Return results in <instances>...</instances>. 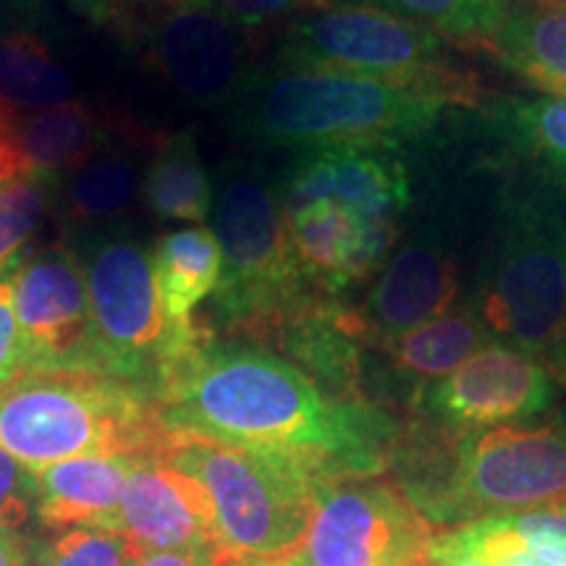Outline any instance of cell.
<instances>
[{"label":"cell","instance_id":"1","mask_svg":"<svg viewBox=\"0 0 566 566\" xmlns=\"http://www.w3.org/2000/svg\"><path fill=\"white\" fill-rule=\"evenodd\" d=\"M155 407L174 433L292 459L321 483L380 478L401 441L399 422L373 399H336L279 354L212 331Z\"/></svg>","mask_w":566,"mask_h":566},{"label":"cell","instance_id":"2","mask_svg":"<svg viewBox=\"0 0 566 566\" xmlns=\"http://www.w3.org/2000/svg\"><path fill=\"white\" fill-rule=\"evenodd\" d=\"M446 103L424 92L323 69L279 66L250 80L231 103L239 137L265 150L399 147L428 134Z\"/></svg>","mask_w":566,"mask_h":566},{"label":"cell","instance_id":"3","mask_svg":"<svg viewBox=\"0 0 566 566\" xmlns=\"http://www.w3.org/2000/svg\"><path fill=\"white\" fill-rule=\"evenodd\" d=\"M174 430L129 386L80 370H27L0 386V446L30 472L76 457L163 459Z\"/></svg>","mask_w":566,"mask_h":566},{"label":"cell","instance_id":"4","mask_svg":"<svg viewBox=\"0 0 566 566\" xmlns=\"http://www.w3.org/2000/svg\"><path fill=\"white\" fill-rule=\"evenodd\" d=\"M90 296V373L158 399L160 388L202 342L208 328L171 323L155 286L153 250L126 231L111 229L69 237Z\"/></svg>","mask_w":566,"mask_h":566},{"label":"cell","instance_id":"5","mask_svg":"<svg viewBox=\"0 0 566 566\" xmlns=\"http://www.w3.org/2000/svg\"><path fill=\"white\" fill-rule=\"evenodd\" d=\"M210 229L223 258L212 321L233 336L265 342L283 317L317 294L296 265L275 181L252 163L223 166Z\"/></svg>","mask_w":566,"mask_h":566},{"label":"cell","instance_id":"6","mask_svg":"<svg viewBox=\"0 0 566 566\" xmlns=\"http://www.w3.org/2000/svg\"><path fill=\"white\" fill-rule=\"evenodd\" d=\"M163 462L200 480L237 566H281L313 520L321 480L292 459L174 433Z\"/></svg>","mask_w":566,"mask_h":566},{"label":"cell","instance_id":"7","mask_svg":"<svg viewBox=\"0 0 566 566\" xmlns=\"http://www.w3.org/2000/svg\"><path fill=\"white\" fill-rule=\"evenodd\" d=\"M279 66L323 69L424 92L441 103H475L472 74L428 27L367 3H323L292 19Z\"/></svg>","mask_w":566,"mask_h":566},{"label":"cell","instance_id":"8","mask_svg":"<svg viewBox=\"0 0 566 566\" xmlns=\"http://www.w3.org/2000/svg\"><path fill=\"white\" fill-rule=\"evenodd\" d=\"M407 495L433 525H467L566 501V415L462 433L443 472Z\"/></svg>","mask_w":566,"mask_h":566},{"label":"cell","instance_id":"9","mask_svg":"<svg viewBox=\"0 0 566 566\" xmlns=\"http://www.w3.org/2000/svg\"><path fill=\"white\" fill-rule=\"evenodd\" d=\"M564 237L533 202L509 210L470 304L493 342L543 359L566 336Z\"/></svg>","mask_w":566,"mask_h":566},{"label":"cell","instance_id":"10","mask_svg":"<svg viewBox=\"0 0 566 566\" xmlns=\"http://www.w3.org/2000/svg\"><path fill=\"white\" fill-rule=\"evenodd\" d=\"M436 537L399 483L338 480L321 485L307 533L281 566H430Z\"/></svg>","mask_w":566,"mask_h":566},{"label":"cell","instance_id":"11","mask_svg":"<svg viewBox=\"0 0 566 566\" xmlns=\"http://www.w3.org/2000/svg\"><path fill=\"white\" fill-rule=\"evenodd\" d=\"M558 399V380L535 354L491 342L441 380L417 388L412 407L457 433L533 420Z\"/></svg>","mask_w":566,"mask_h":566},{"label":"cell","instance_id":"12","mask_svg":"<svg viewBox=\"0 0 566 566\" xmlns=\"http://www.w3.org/2000/svg\"><path fill=\"white\" fill-rule=\"evenodd\" d=\"M147 45L155 69L187 103L223 108L250 80L247 40L223 13L202 0H155Z\"/></svg>","mask_w":566,"mask_h":566},{"label":"cell","instance_id":"13","mask_svg":"<svg viewBox=\"0 0 566 566\" xmlns=\"http://www.w3.org/2000/svg\"><path fill=\"white\" fill-rule=\"evenodd\" d=\"M27 370L90 373V296L84 271L63 242L27 254L11 273Z\"/></svg>","mask_w":566,"mask_h":566},{"label":"cell","instance_id":"14","mask_svg":"<svg viewBox=\"0 0 566 566\" xmlns=\"http://www.w3.org/2000/svg\"><path fill=\"white\" fill-rule=\"evenodd\" d=\"M281 212L304 281L334 300L375 279L399 237V223L378 221L331 200L281 208Z\"/></svg>","mask_w":566,"mask_h":566},{"label":"cell","instance_id":"15","mask_svg":"<svg viewBox=\"0 0 566 566\" xmlns=\"http://www.w3.org/2000/svg\"><path fill=\"white\" fill-rule=\"evenodd\" d=\"M275 187L281 208L331 200L388 223H399L412 202L409 171L396 147L352 145L300 153Z\"/></svg>","mask_w":566,"mask_h":566},{"label":"cell","instance_id":"16","mask_svg":"<svg viewBox=\"0 0 566 566\" xmlns=\"http://www.w3.org/2000/svg\"><path fill=\"white\" fill-rule=\"evenodd\" d=\"M108 530L147 551H223L205 485L163 459L134 470Z\"/></svg>","mask_w":566,"mask_h":566},{"label":"cell","instance_id":"17","mask_svg":"<svg viewBox=\"0 0 566 566\" xmlns=\"http://www.w3.org/2000/svg\"><path fill=\"white\" fill-rule=\"evenodd\" d=\"M459 265L441 239L415 237L391 252L373 279L363 317L370 346L451 313L459 300Z\"/></svg>","mask_w":566,"mask_h":566},{"label":"cell","instance_id":"18","mask_svg":"<svg viewBox=\"0 0 566 566\" xmlns=\"http://www.w3.org/2000/svg\"><path fill=\"white\" fill-rule=\"evenodd\" d=\"M430 556L506 566H566V501L467 522L438 535Z\"/></svg>","mask_w":566,"mask_h":566},{"label":"cell","instance_id":"19","mask_svg":"<svg viewBox=\"0 0 566 566\" xmlns=\"http://www.w3.org/2000/svg\"><path fill=\"white\" fill-rule=\"evenodd\" d=\"M142 462L137 457H76L32 472L34 516L45 530H108Z\"/></svg>","mask_w":566,"mask_h":566},{"label":"cell","instance_id":"20","mask_svg":"<svg viewBox=\"0 0 566 566\" xmlns=\"http://www.w3.org/2000/svg\"><path fill=\"white\" fill-rule=\"evenodd\" d=\"M551 97H566V0H514L480 48Z\"/></svg>","mask_w":566,"mask_h":566},{"label":"cell","instance_id":"21","mask_svg":"<svg viewBox=\"0 0 566 566\" xmlns=\"http://www.w3.org/2000/svg\"><path fill=\"white\" fill-rule=\"evenodd\" d=\"M142 174L145 168H139L134 153L116 145H105L69 174L55 197V212L69 237L122 223L124 212L142 192Z\"/></svg>","mask_w":566,"mask_h":566},{"label":"cell","instance_id":"22","mask_svg":"<svg viewBox=\"0 0 566 566\" xmlns=\"http://www.w3.org/2000/svg\"><path fill=\"white\" fill-rule=\"evenodd\" d=\"M491 342L493 336L488 334L485 325L467 307L415 325L405 334L375 344V349H380L391 373L399 380H407L415 394L417 388L454 373L459 365H464L472 354Z\"/></svg>","mask_w":566,"mask_h":566},{"label":"cell","instance_id":"23","mask_svg":"<svg viewBox=\"0 0 566 566\" xmlns=\"http://www.w3.org/2000/svg\"><path fill=\"white\" fill-rule=\"evenodd\" d=\"M13 142L27 174L53 176L59 181L111 145V139H105L103 118L80 101L19 118Z\"/></svg>","mask_w":566,"mask_h":566},{"label":"cell","instance_id":"24","mask_svg":"<svg viewBox=\"0 0 566 566\" xmlns=\"http://www.w3.org/2000/svg\"><path fill=\"white\" fill-rule=\"evenodd\" d=\"M139 197L147 210L166 223L202 226L210 221L216 187L205 168L192 129L160 139L142 174Z\"/></svg>","mask_w":566,"mask_h":566},{"label":"cell","instance_id":"25","mask_svg":"<svg viewBox=\"0 0 566 566\" xmlns=\"http://www.w3.org/2000/svg\"><path fill=\"white\" fill-rule=\"evenodd\" d=\"M155 286L171 323H192L195 310L212 296L223 271L221 247L212 229L189 226L163 233L153 247Z\"/></svg>","mask_w":566,"mask_h":566},{"label":"cell","instance_id":"26","mask_svg":"<svg viewBox=\"0 0 566 566\" xmlns=\"http://www.w3.org/2000/svg\"><path fill=\"white\" fill-rule=\"evenodd\" d=\"M0 97L17 111H42L74 101V80L32 32L0 38Z\"/></svg>","mask_w":566,"mask_h":566},{"label":"cell","instance_id":"27","mask_svg":"<svg viewBox=\"0 0 566 566\" xmlns=\"http://www.w3.org/2000/svg\"><path fill=\"white\" fill-rule=\"evenodd\" d=\"M491 118L516 150L566 181V97L495 103Z\"/></svg>","mask_w":566,"mask_h":566},{"label":"cell","instance_id":"28","mask_svg":"<svg viewBox=\"0 0 566 566\" xmlns=\"http://www.w3.org/2000/svg\"><path fill=\"white\" fill-rule=\"evenodd\" d=\"M428 27L438 38L480 51L514 0H357Z\"/></svg>","mask_w":566,"mask_h":566},{"label":"cell","instance_id":"29","mask_svg":"<svg viewBox=\"0 0 566 566\" xmlns=\"http://www.w3.org/2000/svg\"><path fill=\"white\" fill-rule=\"evenodd\" d=\"M61 181L42 174H21L0 187V275L13 273L27 258V247L55 210Z\"/></svg>","mask_w":566,"mask_h":566},{"label":"cell","instance_id":"30","mask_svg":"<svg viewBox=\"0 0 566 566\" xmlns=\"http://www.w3.org/2000/svg\"><path fill=\"white\" fill-rule=\"evenodd\" d=\"M32 566H134L139 546L103 527L45 530L30 537Z\"/></svg>","mask_w":566,"mask_h":566},{"label":"cell","instance_id":"31","mask_svg":"<svg viewBox=\"0 0 566 566\" xmlns=\"http://www.w3.org/2000/svg\"><path fill=\"white\" fill-rule=\"evenodd\" d=\"M34 514V475L0 446V530H19Z\"/></svg>","mask_w":566,"mask_h":566},{"label":"cell","instance_id":"32","mask_svg":"<svg viewBox=\"0 0 566 566\" xmlns=\"http://www.w3.org/2000/svg\"><path fill=\"white\" fill-rule=\"evenodd\" d=\"M202 3L223 13L242 32H250L271 24V21L300 17V13L313 11L328 0H202Z\"/></svg>","mask_w":566,"mask_h":566},{"label":"cell","instance_id":"33","mask_svg":"<svg viewBox=\"0 0 566 566\" xmlns=\"http://www.w3.org/2000/svg\"><path fill=\"white\" fill-rule=\"evenodd\" d=\"M21 373H27V346L17 310H13L9 273L0 275V386L11 384Z\"/></svg>","mask_w":566,"mask_h":566},{"label":"cell","instance_id":"34","mask_svg":"<svg viewBox=\"0 0 566 566\" xmlns=\"http://www.w3.org/2000/svg\"><path fill=\"white\" fill-rule=\"evenodd\" d=\"M134 566H237L226 551H147L142 548Z\"/></svg>","mask_w":566,"mask_h":566},{"label":"cell","instance_id":"35","mask_svg":"<svg viewBox=\"0 0 566 566\" xmlns=\"http://www.w3.org/2000/svg\"><path fill=\"white\" fill-rule=\"evenodd\" d=\"M0 566H32L30 537L17 530H0Z\"/></svg>","mask_w":566,"mask_h":566},{"label":"cell","instance_id":"36","mask_svg":"<svg viewBox=\"0 0 566 566\" xmlns=\"http://www.w3.org/2000/svg\"><path fill=\"white\" fill-rule=\"evenodd\" d=\"M27 174L24 163H21V155L17 150V142L0 139V187L17 179V176Z\"/></svg>","mask_w":566,"mask_h":566},{"label":"cell","instance_id":"37","mask_svg":"<svg viewBox=\"0 0 566 566\" xmlns=\"http://www.w3.org/2000/svg\"><path fill=\"white\" fill-rule=\"evenodd\" d=\"M76 6L84 11H92V13H101V17H108V13H118V11H126L129 6H147L153 3V0H74Z\"/></svg>","mask_w":566,"mask_h":566},{"label":"cell","instance_id":"38","mask_svg":"<svg viewBox=\"0 0 566 566\" xmlns=\"http://www.w3.org/2000/svg\"><path fill=\"white\" fill-rule=\"evenodd\" d=\"M543 363H546L551 375L558 380V386L566 388V336L543 357Z\"/></svg>","mask_w":566,"mask_h":566},{"label":"cell","instance_id":"39","mask_svg":"<svg viewBox=\"0 0 566 566\" xmlns=\"http://www.w3.org/2000/svg\"><path fill=\"white\" fill-rule=\"evenodd\" d=\"M19 111L0 97V139H11L19 124Z\"/></svg>","mask_w":566,"mask_h":566},{"label":"cell","instance_id":"40","mask_svg":"<svg viewBox=\"0 0 566 566\" xmlns=\"http://www.w3.org/2000/svg\"><path fill=\"white\" fill-rule=\"evenodd\" d=\"M430 566H506V564H483V562H470V558L430 556Z\"/></svg>","mask_w":566,"mask_h":566},{"label":"cell","instance_id":"41","mask_svg":"<svg viewBox=\"0 0 566 566\" xmlns=\"http://www.w3.org/2000/svg\"><path fill=\"white\" fill-rule=\"evenodd\" d=\"M564 292H566V237H564Z\"/></svg>","mask_w":566,"mask_h":566}]
</instances>
